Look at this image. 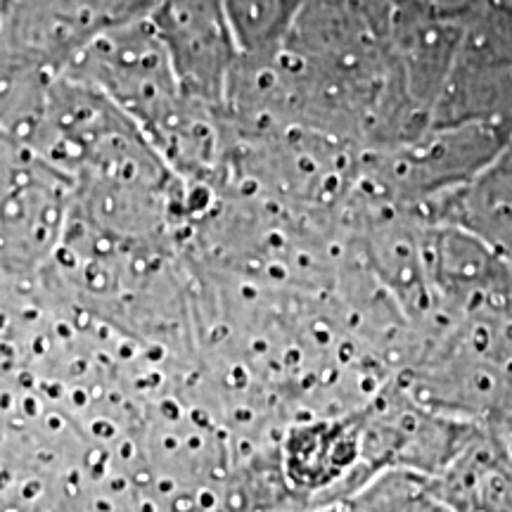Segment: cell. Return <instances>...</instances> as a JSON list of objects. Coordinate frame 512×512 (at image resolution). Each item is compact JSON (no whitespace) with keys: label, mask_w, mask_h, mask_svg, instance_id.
Here are the masks:
<instances>
[{"label":"cell","mask_w":512,"mask_h":512,"mask_svg":"<svg viewBox=\"0 0 512 512\" xmlns=\"http://www.w3.org/2000/svg\"><path fill=\"white\" fill-rule=\"evenodd\" d=\"M434 486L453 512H512V451L503 439L479 437Z\"/></svg>","instance_id":"cell-1"},{"label":"cell","mask_w":512,"mask_h":512,"mask_svg":"<svg viewBox=\"0 0 512 512\" xmlns=\"http://www.w3.org/2000/svg\"><path fill=\"white\" fill-rule=\"evenodd\" d=\"M408 512H453V510L448 508L444 501H441L439 494H437V486H434V494L427 496L425 501H420L418 505H413V508Z\"/></svg>","instance_id":"cell-2"},{"label":"cell","mask_w":512,"mask_h":512,"mask_svg":"<svg viewBox=\"0 0 512 512\" xmlns=\"http://www.w3.org/2000/svg\"><path fill=\"white\" fill-rule=\"evenodd\" d=\"M316 512H354V510L347 508L344 503H332V505H325V508H320Z\"/></svg>","instance_id":"cell-3"}]
</instances>
